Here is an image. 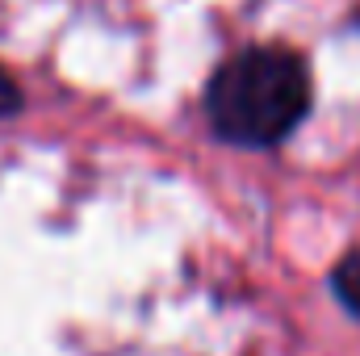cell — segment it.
Here are the masks:
<instances>
[{
    "label": "cell",
    "mask_w": 360,
    "mask_h": 356,
    "mask_svg": "<svg viewBox=\"0 0 360 356\" xmlns=\"http://www.w3.org/2000/svg\"><path fill=\"white\" fill-rule=\"evenodd\" d=\"M331 293L340 298V306L360 319V248H352L340 265L331 268Z\"/></svg>",
    "instance_id": "obj_2"
},
{
    "label": "cell",
    "mask_w": 360,
    "mask_h": 356,
    "mask_svg": "<svg viewBox=\"0 0 360 356\" xmlns=\"http://www.w3.org/2000/svg\"><path fill=\"white\" fill-rule=\"evenodd\" d=\"M21 109H25V92H21V84L0 68V122H4V117H17Z\"/></svg>",
    "instance_id": "obj_3"
},
{
    "label": "cell",
    "mask_w": 360,
    "mask_h": 356,
    "mask_svg": "<svg viewBox=\"0 0 360 356\" xmlns=\"http://www.w3.org/2000/svg\"><path fill=\"white\" fill-rule=\"evenodd\" d=\"M310 105H314L310 68L293 46L281 42L239 46L210 72L201 89L210 134L248 151L281 147L310 117Z\"/></svg>",
    "instance_id": "obj_1"
},
{
    "label": "cell",
    "mask_w": 360,
    "mask_h": 356,
    "mask_svg": "<svg viewBox=\"0 0 360 356\" xmlns=\"http://www.w3.org/2000/svg\"><path fill=\"white\" fill-rule=\"evenodd\" d=\"M352 25H356V30H360V4H356V8H352Z\"/></svg>",
    "instance_id": "obj_4"
}]
</instances>
